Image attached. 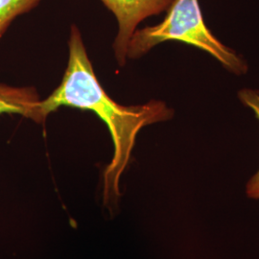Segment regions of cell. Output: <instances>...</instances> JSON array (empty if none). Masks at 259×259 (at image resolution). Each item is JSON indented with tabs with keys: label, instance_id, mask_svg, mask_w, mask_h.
<instances>
[{
	"label": "cell",
	"instance_id": "obj_4",
	"mask_svg": "<svg viewBox=\"0 0 259 259\" xmlns=\"http://www.w3.org/2000/svg\"><path fill=\"white\" fill-rule=\"evenodd\" d=\"M40 104L35 88H18L0 83V114H18L44 124L47 118L41 112Z\"/></svg>",
	"mask_w": 259,
	"mask_h": 259
},
{
	"label": "cell",
	"instance_id": "obj_1",
	"mask_svg": "<svg viewBox=\"0 0 259 259\" xmlns=\"http://www.w3.org/2000/svg\"><path fill=\"white\" fill-rule=\"evenodd\" d=\"M68 50V63L63 80L47 99L41 100L40 109L46 118L61 107L91 111L107 125L114 152L103 174V204L110 212L114 213L120 200L121 175L129 164L139 131L151 124L171 119L174 111L157 100L135 106L114 102L94 73L82 34L76 25L70 29Z\"/></svg>",
	"mask_w": 259,
	"mask_h": 259
},
{
	"label": "cell",
	"instance_id": "obj_6",
	"mask_svg": "<svg viewBox=\"0 0 259 259\" xmlns=\"http://www.w3.org/2000/svg\"><path fill=\"white\" fill-rule=\"evenodd\" d=\"M238 97L246 107L252 110L259 120V91L243 89L238 93ZM247 195L251 199H259V171L249 181L247 185Z\"/></svg>",
	"mask_w": 259,
	"mask_h": 259
},
{
	"label": "cell",
	"instance_id": "obj_2",
	"mask_svg": "<svg viewBox=\"0 0 259 259\" xmlns=\"http://www.w3.org/2000/svg\"><path fill=\"white\" fill-rule=\"evenodd\" d=\"M166 11L162 22L134 33L128 47V59H139L161 42L177 40L209 53L234 74L247 72L245 60L222 44L206 26L199 0H174Z\"/></svg>",
	"mask_w": 259,
	"mask_h": 259
},
{
	"label": "cell",
	"instance_id": "obj_5",
	"mask_svg": "<svg viewBox=\"0 0 259 259\" xmlns=\"http://www.w3.org/2000/svg\"><path fill=\"white\" fill-rule=\"evenodd\" d=\"M41 0H0V38L11 23L25 13L34 9Z\"/></svg>",
	"mask_w": 259,
	"mask_h": 259
},
{
	"label": "cell",
	"instance_id": "obj_3",
	"mask_svg": "<svg viewBox=\"0 0 259 259\" xmlns=\"http://www.w3.org/2000/svg\"><path fill=\"white\" fill-rule=\"evenodd\" d=\"M115 16L118 23L113 50L117 63L123 66L127 62L130 40L144 19L166 11L174 0H101Z\"/></svg>",
	"mask_w": 259,
	"mask_h": 259
}]
</instances>
